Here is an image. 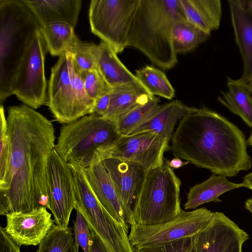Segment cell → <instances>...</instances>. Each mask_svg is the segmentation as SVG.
I'll list each match as a JSON object with an SVG mask.
<instances>
[{
  "label": "cell",
  "instance_id": "1",
  "mask_svg": "<svg viewBox=\"0 0 252 252\" xmlns=\"http://www.w3.org/2000/svg\"><path fill=\"white\" fill-rule=\"evenodd\" d=\"M7 111L10 158L0 183V215L47 209L46 173L56 145L54 126L25 104L10 106Z\"/></svg>",
  "mask_w": 252,
  "mask_h": 252
},
{
  "label": "cell",
  "instance_id": "2",
  "mask_svg": "<svg viewBox=\"0 0 252 252\" xmlns=\"http://www.w3.org/2000/svg\"><path fill=\"white\" fill-rule=\"evenodd\" d=\"M171 140L170 150L175 157L213 174L232 177L252 165L242 130L207 108L189 107Z\"/></svg>",
  "mask_w": 252,
  "mask_h": 252
},
{
  "label": "cell",
  "instance_id": "3",
  "mask_svg": "<svg viewBox=\"0 0 252 252\" xmlns=\"http://www.w3.org/2000/svg\"><path fill=\"white\" fill-rule=\"evenodd\" d=\"M186 19L179 0H139L127 37V46L142 52L163 69L177 63L172 42L174 24Z\"/></svg>",
  "mask_w": 252,
  "mask_h": 252
},
{
  "label": "cell",
  "instance_id": "4",
  "mask_svg": "<svg viewBox=\"0 0 252 252\" xmlns=\"http://www.w3.org/2000/svg\"><path fill=\"white\" fill-rule=\"evenodd\" d=\"M41 25L23 0H0V102L13 94L21 62Z\"/></svg>",
  "mask_w": 252,
  "mask_h": 252
},
{
  "label": "cell",
  "instance_id": "5",
  "mask_svg": "<svg viewBox=\"0 0 252 252\" xmlns=\"http://www.w3.org/2000/svg\"><path fill=\"white\" fill-rule=\"evenodd\" d=\"M121 135L114 122L86 115L61 127L55 149L67 163L86 168L106 158Z\"/></svg>",
  "mask_w": 252,
  "mask_h": 252
},
{
  "label": "cell",
  "instance_id": "6",
  "mask_svg": "<svg viewBox=\"0 0 252 252\" xmlns=\"http://www.w3.org/2000/svg\"><path fill=\"white\" fill-rule=\"evenodd\" d=\"M181 182L166 162L146 172L133 213V223L153 225L180 213ZM132 223V224H133Z\"/></svg>",
  "mask_w": 252,
  "mask_h": 252
},
{
  "label": "cell",
  "instance_id": "7",
  "mask_svg": "<svg viewBox=\"0 0 252 252\" xmlns=\"http://www.w3.org/2000/svg\"><path fill=\"white\" fill-rule=\"evenodd\" d=\"M75 192V209L86 219L89 228L101 238L110 252H134L128 237V227L116 220L100 204L84 173V168L68 163Z\"/></svg>",
  "mask_w": 252,
  "mask_h": 252
},
{
  "label": "cell",
  "instance_id": "8",
  "mask_svg": "<svg viewBox=\"0 0 252 252\" xmlns=\"http://www.w3.org/2000/svg\"><path fill=\"white\" fill-rule=\"evenodd\" d=\"M139 0H91L89 20L92 32L117 53L127 46V37Z\"/></svg>",
  "mask_w": 252,
  "mask_h": 252
},
{
  "label": "cell",
  "instance_id": "9",
  "mask_svg": "<svg viewBox=\"0 0 252 252\" xmlns=\"http://www.w3.org/2000/svg\"><path fill=\"white\" fill-rule=\"evenodd\" d=\"M47 52L41 31L37 29L21 62L13 83V94L34 109L47 104L45 60Z\"/></svg>",
  "mask_w": 252,
  "mask_h": 252
},
{
  "label": "cell",
  "instance_id": "10",
  "mask_svg": "<svg viewBox=\"0 0 252 252\" xmlns=\"http://www.w3.org/2000/svg\"><path fill=\"white\" fill-rule=\"evenodd\" d=\"M214 212L200 208L187 212L182 209L174 219L157 225L131 224L129 240L135 249L150 247L193 236L211 221Z\"/></svg>",
  "mask_w": 252,
  "mask_h": 252
},
{
  "label": "cell",
  "instance_id": "11",
  "mask_svg": "<svg viewBox=\"0 0 252 252\" xmlns=\"http://www.w3.org/2000/svg\"><path fill=\"white\" fill-rule=\"evenodd\" d=\"M47 208L54 216L56 224L67 227L75 209V192L71 168L54 148L48 161L47 173Z\"/></svg>",
  "mask_w": 252,
  "mask_h": 252
},
{
  "label": "cell",
  "instance_id": "12",
  "mask_svg": "<svg viewBox=\"0 0 252 252\" xmlns=\"http://www.w3.org/2000/svg\"><path fill=\"white\" fill-rule=\"evenodd\" d=\"M73 68L72 55L66 51L51 69L46 105L55 120L61 124H67L80 119L72 78Z\"/></svg>",
  "mask_w": 252,
  "mask_h": 252
},
{
  "label": "cell",
  "instance_id": "13",
  "mask_svg": "<svg viewBox=\"0 0 252 252\" xmlns=\"http://www.w3.org/2000/svg\"><path fill=\"white\" fill-rule=\"evenodd\" d=\"M169 141L155 132L122 135L108 151L106 158L135 162L147 172L164 162V154L170 150Z\"/></svg>",
  "mask_w": 252,
  "mask_h": 252
},
{
  "label": "cell",
  "instance_id": "14",
  "mask_svg": "<svg viewBox=\"0 0 252 252\" xmlns=\"http://www.w3.org/2000/svg\"><path fill=\"white\" fill-rule=\"evenodd\" d=\"M248 234L222 212L194 235L195 252H242Z\"/></svg>",
  "mask_w": 252,
  "mask_h": 252
},
{
  "label": "cell",
  "instance_id": "15",
  "mask_svg": "<svg viewBox=\"0 0 252 252\" xmlns=\"http://www.w3.org/2000/svg\"><path fill=\"white\" fill-rule=\"evenodd\" d=\"M107 171L124 209L126 222L133 223V211L146 171L138 164L109 157L101 161Z\"/></svg>",
  "mask_w": 252,
  "mask_h": 252
},
{
  "label": "cell",
  "instance_id": "16",
  "mask_svg": "<svg viewBox=\"0 0 252 252\" xmlns=\"http://www.w3.org/2000/svg\"><path fill=\"white\" fill-rule=\"evenodd\" d=\"M5 216L4 231L19 247L39 245L55 222L44 207L30 212L14 213Z\"/></svg>",
  "mask_w": 252,
  "mask_h": 252
},
{
  "label": "cell",
  "instance_id": "17",
  "mask_svg": "<svg viewBox=\"0 0 252 252\" xmlns=\"http://www.w3.org/2000/svg\"><path fill=\"white\" fill-rule=\"evenodd\" d=\"M235 40L243 61V69L239 78L251 84L252 81V12L245 0L228 1Z\"/></svg>",
  "mask_w": 252,
  "mask_h": 252
},
{
  "label": "cell",
  "instance_id": "18",
  "mask_svg": "<svg viewBox=\"0 0 252 252\" xmlns=\"http://www.w3.org/2000/svg\"><path fill=\"white\" fill-rule=\"evenodd\" d=\"M84 173L100 204L116 220L128 227L114 186L101 162L84 168Z\"/></svg>",
  "mask_w": 252,
  "mask_h": 252
},
{
  "label": "cell",
  "instance_id": "19",
  "mask_svg": "<svg viewBox=\"0 0 252 252\" xmlns=\"http://www.w3.org/2000/svg\"><path fill=\"white\" fill-rule=\"evenodd\" d=\"M41 26L64 23L75 28L82 5L81 0H23Z\"/></svg>",
  "mask_w": 252,
  "mask_h": 252
},
{
  "label": "cell",
  "instance_id": "20",
  "mask_svg": "<svg viewBox=\"0 0 252 252\" xmlns=\"http://www.w3.org/2000/svg\"><path fill=\"white\" fill-rule=\"evenodd\" d=\"M154 97L139 81L112 87L109 106L103 117L115 123L132 110Z\"/></svg>",
  "mask_w": 252,
  "mask_h": 252
},
{
  "label": "cell",
  "instance_id": "21",
  "mask_svg": "<svg viewBox=\"0 0 252 252\" xmlns=\"http://www.w3.org/2000/svg\"><path fill=\"white\" fill-rule=\"evenodd\" d=\"M189 109V107L178 100L159 105L144 123L129 134L155 132L170 141L174 132L176 124Z\"/></svg>",
  "mask_w": 252,
  "mask_h": 252
},
{
  "label": "cell",
  "instance_id": "22",
  "mask_svg": "<svg viewBox=\"0 0 252 252\" xmlns=\"http://www.w3.org/2000/svg\"><path fill=\"white\" fill-rule=\"evenodd\" d=\"M242 187H245L243 182H232L225 176L212 174L206 180L189 188L184 208L193 209L210 202H221V195Z\"/></svg>",
  "mask_w": 252,
  "mask_h": 252
},
{
  "label": "cell",
  "instance_id": "23",
  "mask_svg": "<svg viewBox=\"0 0 252 252\" xmlns=\"http://www.w3.org/2000/svg\"><path fill=\"white\" fill-rule=\"evenodd\" d=\"M227 90L221 92L218 100L245 124L252 127V87L240 79H227Z\"/></svg>",
  "mask_w": 252,
  "mask_h": 252
},
{
  "label": "cell",
  "instance_id": "24",
  "mask_svg": "<svg viewBox=\"0 0 252 252\" xmlns=\"http://www.w3.org/2000/svg\"><path fill=\"white\" fill-rule=\"evenodd\" d=\"M97 64L98 70L112 87L139 81L121 62L113 49L102 40L98 45Z\"/></svg>",
  "mask_w": 252,
  "mask_h": 252
},
{
  "label": "cell",
  "instance_id": "25",
  "mask_svg": "<svg viewBox=\"0 0 252 252\" xmlns=\"http://www.w3.org/2000/svg\"><path fill=\"white\" fill-rule=\"evenodd\" d=\"M210 34L189 22L186 19L176 21L172 32V42L176 54L193 50L204 42Z\"/></svg>",
  "mask_w": 252,
  "mask_h": 252
},
{
  "label": "cell",
  "instance_id": "26",
  "mask_svg": "<svg viewBox=\"0 0 252 252\" xmlns=\"http://www.w3.org/2000/svg\"><path fill=\"white\" fill-rule=\"evenodd\" d=\"M48 51L53 56L66 52L76 36L74 28L64 23H54L40 28Z\"/></svg>",
  "mask_w": 252,
  "mask_h": 252
},
{
  "label": "cell",
  "instance_id": "27",
  "mask_svg": "<svg viewBox=\"0 0 252 252\" xmlns=\"http://www.w3.org/2000/svg\"><path fill=\"white\" fill-rule=\"evenodd\" d=\"M135 76L152 95L171 99L175 90L165 74L160 70L146 65L136 70Z\"/></svg>",
  "mask_w": 252,
  "mask_h": 252
},
{
  "label": "cell",
  "instance_id": "28",
  "mask_svg": "<svg viewBox=\"0 0 252 252\" xmlns=\"http://www.w3.org/2000/svg\"><path fill=\"white\" fill-rule=\"evenodd\" d=\"M36 252H78L72 230L54 224L39 244Z\"/></svg>",
  "mask_w": 252,
  "mask_h": 252
},
{
  "label": "cell",
  "instance_id": "29",
  "mask_svg": "<svg viewBox=\"0 0 252 252\" xmlns=\"http://www.w3.org/2000/svg\"><path fill=\"white\" fill-rule=\"evenodd\" d=\"M67 51L72 55L74 69L78 74L84 71L98 69V45L82 41L76 36Z\"/></svg>",
  "mask_w": 252,
  "mask_h": 252
},
{
  "label": "cell",
  "instance_id": "30",
  "mask_svg": "<svg viewBox=\"0 0 252 252\" xmlns=\"http://www.w3.org/2000/svg\"><path fill=\"white\" fill-rule=\"evenodd\" d=\"M159 101L158 98L154 97L118 120L115 123L120 133L122 135H128L144 123L159 105Z\"/></svg>",
  "mask_w": 252,
  "mask_h": 252
},
{
  "label": "cell",
  "instance_id": "31",
  "mask_svg": "<svg viewBox=\"0 0 252 252\" xmlns=\"http://www.w3.org/2000/svg\"><path fill=\"white\" fill-rule=\"evenodd\" d=\"M79 75L87 94L95 101L111 93L112 87L106 81L98 69L84 71Z\"/></svg>",
  "mask_w": 252,
  "mask_h": 252
},
{
  "label": "cell",
  "instance_id": "32",
  "mask_svg": "<svg viewBox=\"0 0 252 252\" xmlns=\"http://www.w3.org/2000/svg\"><path fill=\"white\" fill-rule=\"evenodd\" d=\"M0 183L4 179L8 167L10 142L7 119L3 105L0 107Z\"/></svg>",
  "mask_w": 252,
  "mask_h": 252
},
{
  "label": "cell",
  "instance_id": "33",
  "mask_svg": "<svg viewBox=\"0 0 252 252\" xmlns=\"http://www.w3.org/2000/svg\"><path fill=\"white\" fill-rule=\"evenodd\" d=\"M134 252H195L194 236L155 246L137 249Z\"/></svg>",
  "mask_w": 252,
  "mask_h": 252
},
{
  "label": "cell",
  "instance_id": "34",
  "mask_svg": "<svg viewBox=\"0 0 252 252\" xmlns=\"http://www.w3.org/2000/svg\"><path fill=\"white\" fill-rule=\"evenodd\" d=\"M76 217L74 222V239L77 249L79 247L84 252H89L91 243V232L89 225L83 216L76 211Z\"/></svg>",
  "mask_w": 252,
  "mask_h": 252
},
{
  "label": "cell",
  "instance_id": "35",
  "mask_svg": "<svg viewBox=\"0 0 252 252\" xmlns=\"http://www.w3.org/2000/svg\"><path fill=\"white\" fill-rule=\"evenodd\" d=\"M0 252H21L20 247L10 239L1 226L0 227Z\"/></svg>",
  "mask_w": 252,
  "mask_h": 252
},
{
  "label": "cell",
  "instance_id": "36",
  "mask_svg": "<svg viewBox=\"0 0 252 252\" xmlns=\"http://www.w3.org/2000/svg\"><path fill=\"white\" fill-rule=\"evenodd\" d=\"M110 93L98 98L95 100L94 107L90 115L103 117L107 112L110 103Z\"/></svg>",
  "mask_w": 252,
  "mask_h": 252
},
{
  "label": "cell",
  "instance_id": "37",
  "mask_svg": "<svg viewBox=\"0 0 252 252\" xmlns=\"http://www.w3.org/2000/svg\"><path fill=\"white\" fill-rule=\"evenodd\" d=\"M91 243L89 252H110L101 238L90 229Z\"/></svg>",
  "mask_w": 252,
  "mask_h": 252
},
{
  "label": "cell",
  "instance_id": "38",
  "mask_svg": "<svg viewBox=\"0 0 252 252\" xmlns=\"http://www.w3.org/2000/svg\"><path fill=\"white\" fill-rule=\"evenodd\" d=\"M165 162L172 169H178L189 163L188 161H183L181 159L175 157L171 160H165Z\"/></svg>",
  "mask_w": 252,
  "mask_h": 252
},
{
  "label": "cell",
  "instance_id": "39",
  "mask_svg": "<svg viewBox=\"0 0 252 252\" xmlns=\"http://www.w3.org/2000/svg\"><path fill=\"white\" fill-rule=\"evenodd\" d=\"M245 187L252 190V172L245 175L243 178Z\"/></svg>",
  "mask_w": 252,
  "mask_h": 252
},
{
  "label": "cell",
  "instance_id": "40",
  "mask_svg": "<svg viewBox=\"0 0 252 252\" xmlns=\"http://www.w3.org/2000/svg\"><path fill=\"white\" fill-rule=\"evenodd\" d=\"M245 208L252 213V198L248 199L245 203Z\"/></svg>",
  "mask_w": 252,
  "mask_h": 252
},
{
  "label": "cell",
  "instance_id": "41",
  "mask_svg": "<svg viewBox=\"0 0 252 252\" xmlns=\"http://www.w3.org/2000/svg\"><path fill=\"white\" fill-rule=\"evenodd\" d=\"M245 1L248 8L252 12V0H245Z\"/></svg>",
  "mask_w": 252,
  "mask_h": 252
},
{
  "label": "cell",
  "instance_id": "42",
  "mask_svg": "<svg viewBox=\"0 0 252 252\" xmlns=\"http://www.w3.org/2000/svg\"><path fill=\"white\" fill-rule=\"evenodd\" d=\"M246 142L247 144L250 146H251L252 148V132Z\"/></svg>",
  "mask_w": 252,
  "mask_h": 252
},
{
  "label": "cell",
  "instance_id": "43",
  "mask_svg": "<svg viewBox=\"0 0 252 252\" xmlns=\"http://www.w3.org/2000/svg\"><path fill=\"white\" fill-rule=\"evenodd\" d=\"M251 86H252V82H251Z\"/></svg>",
  "mask_w": 252,
  "mask_h": 252
}]
</instances>
